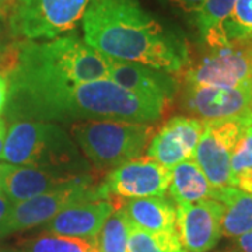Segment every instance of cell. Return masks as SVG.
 <instances>
[{
	"mask_svg": "<svg viewBox=\"0 0 252 252\" xmlns=\"http://www.w3.org/2000/svg\"><path fill=\"white\" fill-rule=\"evenodd\" d=\"M101 184V182H99ZM99 184H81L39 195L35 198L13 203L6 235L31 230L51 221L63 209L84 200L105 198Z\"/></svg>",
	"mask_w": 252,
	"mask_h": 252,
	"instance_id": "cell-11",
	"label": "cell"
},
{
	"mask_svg": "<svg viewBox=\"0 0 252 252\" xmlns=\"http://www.w3.org/2000/svg\"><path fill=\"white\" fill-rule=\"evenodd\" d=\"M108 79L139 95L161 101L167 105L174 99L181 86L177 74L162 72L140 63L111 58Z\"/></svg>",
	"mask_w": 252,
	"mask_h": 252,
	"instance_id": "cell-15",
	"label": "cell"
},
{
	"mask_svg": "<svg viewBox=\"0 0 252 252\" xmlns=\"http://www.w3.org/2000/svg\"><path fill=\"white\" fill-rule=\"evenodd\" d=\"M3 195L17 203L35 198L56 189L69 188L81 184H95L97 177L93 172L73 174L55 171L30 165L3 164Z\"/></svg>",
	"mask_w": 252,
	"mask_h": 252,
	"instance_id": "cell-12",
	"label": "cell"
},
{
	"mask_svg": "<svg viewBox=\"0 0 252 252\" xmlns=\"http://www.w3.org/2000/svg\"><path fill=\"white\" fill-rule=\"evenodd\" d=\"M252 170V118L247 122L231 156V180Z\"/></svg>",
	"mask_w": 252,
	"mask_h": 252,
	"instance_id": "cell-25",
	"label": "cell"
},
{
	"mask_svg": "<svg viewBox=\"0 0 252 252\" xmlns=\"http://www.w3.org/2000/svg\"><path fill=\"white\" fill-rule=\"evenodd\" d=\"M168 196L174 203H195L200 200L217 198V189L209 182L195 160L178 164L171 170V181L168 187Z\"/></svg>",
	"mask_w": 252,
	"mask_h": 252,
	"instance_id": "cell-18",
	"label": "cell"
},
{
	"mask_svg": "<svg viewBox=\"0 0 252 252\" xmlns=\"http://www.w3.org/2000/svg\"><path fill=\"white\" fill-rule=\"evenodd\" d=\"M130 221L122 207H117L107 219L93 243L98 252H127Z\"/></svg>",
	"mask_w": 252,
	"mask_h": 252,
	"instance_id": "cell-21",
	"label": "cell"
},
{
	"mask_svg": "<svg viewBox=\"0 0 252 252\" xmlns=\"http://www.w3.org/2000/svg\"><path fill=\"white\" fill-rule=\"evenodd\" d=\"M177 233L188 252H209L223 237L221 220L224 206L213 199L175 206Z\"/></svg>",
	"mask_w": 252,
	"mask_h": 252,
	"instance_id": "cell-13",
	"label": "cell"
},
{
	"mask_svg": "<svg viewBox=\"0 0 252 252\" xmlns=\"http://www.w3.org/2000/svg\"><path fill=\"white\" fill-rule=\"evenodd\" d=\"M224 252H252V231L234 238V243Z\"/></svg>",
	"mask_w": 252,
	"mask_h": 252,
	"instance_id": "cell-29",
	"label": "cell"
},
{
	"mask_svg": "<svg viewBox=\"0 0 252 252\" xmlns=\"http://www.w3.org/2000/svg\"><path fill=\"white\" fill-rule=\"evenodd\" d=\"M170 181L171 170L147 156H140L111 170L99 187L108 199L165 198Z\"/></svg>",
	"mask_w": 252,
	"mask_h": 252,
	"instance_id": "cell-9",
	"label": "cell"
},
{
	"mask_svg": "<svg viewBox=\"0 0 252 252\" xmlns=\"http://www.w3.org/2000/svg\"><path fill=\"white\" fill-rule=\"evenodd\" d=\"M1 160L55 171L91 172L90 162L62 126L44 121H16L7 127Z\"/></svg>",
	"mask_w": 252,
	"mask_h": 252,
	"instance_id": "cell-4",
	"label": "cell"
},
{
	"mask_svg": "<svg viewBox=\"0 0 252 252\" xmlns=\"http://www.w3.org/2000/svg\"><path fill=\"white\" fill-rule=\"evenodd\" d=\"M16 0H0V17H10L11 11L14 9Z\"/></svg>",
	"mask_w": 252,
	"mask_h": 252,
	"instance_id": "cell-31",
	"label": "cell"
},
{
	"mask_svg": "<svg viewBox=\"0 0 252 252\" xmlns=\"http://www.w3.org/2000/svg\"><path fill=\"white\" fill-rule=\"evenodd\" d=\"M0 251H1V250H0Z\"/></svg>",
	"mask_w": 252,
	"mask_h": 252,
	"instance_id": "cell-36",
	"label": "cell"
},
{
	"mask_svg": "<svg viewBox=\"0 0 252 252\" xmlns=\"http://www.w3.org/2000/svg\"><path fill=\"white\" fill-rule=\"evenodd\" d=\"M20 52V41L1 42L0 41V74L9 77L16 67Z\"/></svg>",
	"mask_w": 252,
	"mask_h": 252,
	"instance_id": "cell-26",
	"label": "cell"
},
{
	"mask_svg": "<svg viewBox=\"0 0 252 252\" xmlns=\"http://www.w3.org/2000/svg\"><path fill=\"white\" fill-rule=\"evenodd\" d=\"M9 99V79L0 74V117L4 114Z\"/></svg>",
	"mask_w": 252,
	"mask_h": 252,
	"instance_id": "cell-30",
	"label": "cell"
},
{
	"mask_svg": "<svg viewBox=\"0 0 252 252\" xmlns=\"http://www.w3.org/2000/svg\"><path fill=\"white\" fill-rule=\"evenodd\" d=\"M203 129L205 124L196 118L172 117L154 133L147 146L146 156L172 170L181 162L193 158Z\"/></svg>",
	"mask_w": 252,
	"mask_h": 252,
	"instance_id": "cell-14",
	"label": "cell"
},
{
	"mask_svg": "<svg viewBox=\"0 0 252 252\" xmlns=\"http://www.w3.org/2000/svg\"><path fill=\"white\" fill-rule=\"evenodd\" d=\"M237 0H205L195 14V24L200 42L205 48L224 45L228 42L225 23L234 10Z\"/></svg>",
	"mask_w": 252,
	"mask_h": 252,
	"instance_id": "cell-20",
	"label": "cell"
},
{
	"mask_svg": "<svg viewBox=\"0 0 252 252\" xmlns=\"http://www.w3.org/2000/svg\"><path fill=\"white\" fill-rule=\"evenodd\" d=\"M127 252H188L180 241L178 233L153 234L130 224Z\"/></svg>",
	"mask_w": 252,
	"mask_h": 252,
	"instance_id": "cell-23",
	"label": "cell"
},
{
	"mask_svg": "<svg viewBox=\"0 0 252 252\" xmlns=\"http://www.w3.org/2000/svg\"><path fill=\"white\" fill-rule=\"evenodd\" d=\"M228 41L252 39V0H237L234 10L225 23Z\"/></svg>",
	"mask_w": 252,
	"mask_h": 252,
	"instance_id": "cell-24",
	"label": "cell"
},
{
	"mask_svg": "<svg viewBox=\"0 0 252 252\" xmlns=\"http://www.w3.org/2000/svg\"><path fill=\"white\" fill-rule=\"evenodd\" d=\"M171 6L185 14H196L205 0H167Z\"/></svg>",
	"mask_w": 252,
	"mask_h": 252,
	"instance_id": "cell-28",
	"label": "cell"
},
{
	"mask_svg": "<svg viewBox=\"0 0 252 252\" xmlns=\"http://www.w3.org/2000/svg\"><path fill=\"white\" fill-rule=\"evenodd\" d=\"M1 165L0 164V195H3V170H1Z\"/></svg>",
	"mask_w": 252,
	"mask_h": 252,
	"instance_id": "cell-33",
	"label": "cell"
},
{
	"mask_svg": "<svg viewBox=\"0 0 252 252\" xmlns=\"http://www.w3.org/2000/svg\"><path fill=\"white\" fill-rule=\"evenodd\" d=\"M177 76L182 86H252V39L205 48Z\"/></svg>",
	"mask_w": 252,
	"mask_h": 252,
	"instance_id": "cell-7",
	"label": "cell"
},
{
	"mask_svg": "<svg viewBox=\"0 0 252 252\" xmlns=\"http://www.w3.org/2000/svg\"><path fill=\"white\" fill-rule=\"evenodd\" d=\"M90 0H16L10 34L20 41H48L76 31Z\"/></svg>",
	"mask_w": 252,
	"mask_h": 252,
	"instance_id": "cell-6",
	"label": "cell"
},
{
	"mask_svg": "<svg viewBox=\"0 0 252 252\" xmlns=\"http://www.w3.org/2000/svg\"><path fill=\"white\" fill-rule=\"evenodd\" d=\"M13 202L7 196L0 195V238L6 237V225L11 213Z\"/></svg>",
	"mask_w": 252,
	"mask_h": 252,
	"instance_id": "cell-27",
	"label": "cell"
},
{
	"mask_svg": "<svg viewBox=\"0 0 252 252\" xmlns=\"http://www.w3.org/2000/svg\"><path fill=\"white\" fill-rule=\"evenodd\" d=\"M108 74L109 58L87 45L74 31L48 41H20L17 64L7 77V102Z\"/></svg>",
	"mask_w": 252,
	"mask_h": 252,
	"instance_id": "cell-3",
	"label": "cell"
},
{
	"mask_svg": "<svg viewBox=\"0 0 252 252\" xmlns=\"http://www.w3.org/2000/svg\"><path fill=\"white\" fill-rule=\"evenodd\" d=\"M72 135L89 162L111 171L147 150L154 127L152 124L101 119L73 124Z\"/></svg>",
	"mask_w": 252,
	"mask_h": 252,
	"instance_id": "cell-5",
	"label": "cell"
},
{
	"mask_svg": "<svg viewBox=\"0 0 252 252\" xmlns=\"http://www.w3.org/2000/svg\"><path fill=\"white\" fill-rule=\"evenodd\" d=\"M252 115L205 124L193 160L213 188L231 187V156L247 122Z\"/></svg>",
	"mask_w": 252,
	"mask_h": 252,
	"instance_id": "cell-8",
	"label": "cell"
},
{
	"mask_svg": "<svg viewBox=\"0 0 252 252\" xmlns=\"http://www.w3.org/2000/svg\"><path fill=\"white\" fill-rule=\"evenodd\" d=\"M0 252H24V251H21V250H16V248H4V250H1Z\"/></svg>",
	"mask_w": 252,
	"mask_h": 252,
	"instance_id": "cell-34",
	"label": "cell"
},
{
	"mask_svg": "<svg viewBox=\"0 0 252 252\" xmlns=\"http://www.w3.org/2000/svg\"><path fill=\"white\" fill-rule=\"evenodd\" d=\"M167 104L139 95L108 77L66 86L7 102L6 119L70 124L119 119L140 124L160 121Z\"/></svg>",
	"mask_w": 252,
	"mask_h": 252,
	"instance_id": "cell-2",
	"label": "cell"
},
{
	"mask_svg": "<svg viewBox=\"0 0 252 252\" xmlns=\"http://www.w3.org/2000/svg\"><path fill=\"white\" fill-rule=\"evenodd\" d=\"M6 135H7V125L3 118H0V158L4 149V142H6Z\"/></svg>",
	"mask_w": 252,
	"mask_h": 252,
	"instance_id": "cell-32",
	"label": "cell"
},
{
	"mask_svg": "<svg viewBox=\"0 0 252 252\" xmlns=\"http://www.w3.org/2000/svg\"><path fill=\"white\" fill-rule=\"evenodd\" d=\"M81 26L86 44L111 59L172 74L190 59L185 36L160 23L140 0H90Z\"/></svg>",
	"mask_w": 252,
	"mask_h": 252,
	"instance_id": "cell-1",
	"label": "cell"
},
{
	"mask_svg": "<svg viewBox=\"0 0 252 252\" xmlns=\"http://www.w3.org/2000/svg\"><path fill=\"white\" fill-rule=\"evenodd\" d=\"M0 31H1V17H0Z\"/></svg>",
	"mask_w": 252,
	"mask_h": 252,
	"instance_id": "cell-35",
	"label": "cell"
},
{
	"mask_svg": "<svg viewBox=\"0 0 252 252\" xmlns=\"http://www.w3.org/2000/svg\"><path fill=\"white\" fill-rule=\"evenodd\" d=\"M20 250L24 252H98L93 240L64 237L51 233L23 241Z\"/></svg>",
	"mask_w": 252,
	"mask_h": 252,
	"instance_id": "cell-22",
	"label": "cell"
},
{
	"mask_svg": "<svg viewBox=\"0 0 252 252\" xmlns=\"http://www.w3.org/2000/svg\"><path fill=\"white\" fill-rule=\"evenodd\" d=\"M181 107L203 124L252 115V86H182Z\"/></svg>",
	"mask_w": 252,
	"mask_h": 252,
	"instance_id": "cell-10",
	"label": "cell"
},
{
	"mask_svg": "<svg viewBox=\"0 0 252 252\" xmlns=\"http://www.w3.org/2000/svg\"><path fill=\"white\" fill-rule=\"evenodd\" d=\"M217 202L224 206L221 234L225 238H237L252 231V193L228 187L217 189Z\"/></svg>",
	"mask_w": 252,
	"mask_h": 252,
	"instance_id": "cell-19",
	"label": "cell"
},
{
	"mask_svg": "<svg viewBox=\"0 0 252 252\" xmlns=\"http://www.w3.org/2000/svg\"><path fill=\"white\" fill-rule=\"evenodd\" d=\"M130 224L153 234L177 233V212L171 199L140 198L121 200Z\"/></svg>",
	"mask_w": 252,
	"mask_h": 252,
	"instance_id": "cell-17",
	"label": "cell"
},
{
	"mask_svg": "<svg viewBox=\"0 0 252 252\" xmlns=\"http://www.w3.org/2000/svg\"><path fill=\"white\" fill-rule=\"evenodd\" d=\"M114 199H94L74 203L44 224L46 233L94 240L107 219L117 209Z\"/></svg>",
	"mask_w": 252,
	"mask_h": 252,
	"instance_id": "cell-16",
	"label": "cell"
}]
</instances>
